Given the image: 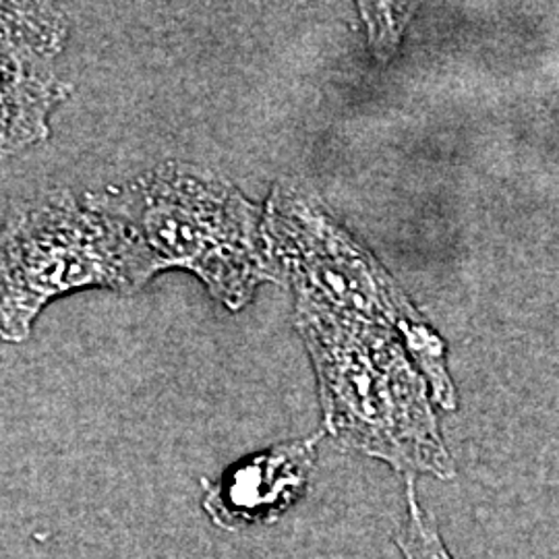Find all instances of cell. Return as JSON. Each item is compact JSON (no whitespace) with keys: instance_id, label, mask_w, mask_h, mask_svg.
<instances>
[{"instance_id":"obj_3","label":"cell","mask_w":559,"mask_h":559,"mask_svg":"<svg viewBox=\"0 0 559 559\" xmlns=\"http://www.w3.org/2000/svg\"><path fill=\"white\" fill-rule=\"evenodd\" d=\"M147 282L133 240L87 201L69 191L25 201L0 228V340L23 342L69 293H135Z\"/></svg>"},{"instance_id":"obj_1","label":"cell","mask_w":559,"mask_h":559,"mask_svg":"<svg viewBox=\"0 0 559 559\" xmlns=\"http://www.w3.org/2000/svg\"><path fill=\"white\" fill-rule=\"evenodd\" d=\"M83 200L122 226L147 280L173 267L187 270L230 311L247 307L263 282H280L263 207L214 170L166 162Z\"/></svg>"},{"instance_id":"obj_5","label":"cell","mask_w":559,"mask_h":559,"mask_svg":"<svg viewBox=\"0 0 559 559\" xmlns=\"http://www.w3.org/2000/svg\"><path fill=\"white\" fill-rule=\"evenodd\" d=\"M316 443L318 438L280 443L235 464L221 480L205 483V514L226 531L278 520L307 487Z\"/></svg>"},{"instance_id":"obj_4","label":"cell","mask_w":559,"mask_h":559,"mask_svg":"<svg viewBox=\"0 0 559 559\" xmlns=\"http://www.w3.org/2000/svg\"><path fill=\"white\" fill-rule=\"evenodd\" d=\"M69 25L55 4L0 2V160L46 140L71 94L57 71Z\"/></svg>"},{"instance_id":"obj_6","label":"cell","mask_w":559,"mask_h":559,"mask_svg":"<svg viewBox=\"0 0 559 559\" xmlns=\"http://www.w3.org/2000/svg\"><path fill=\"white\" fill-rule=\"evenodd\" d=\"M396 545L404 559H456L441 539L436 516L420 506L415 479H406V516L396 533Z\"/></svg>"},{"instance_id":"obj_2","label":"cell","mask_w":559,"mask_h":559,"mask_svg":"<svg viewBox=\"0 0 559 559\" xmlns=\"http://www.w3.org/2000/svg\"><path fill=\"white\" fill-rule=\"evenodd\" d=\"M299 328L320 381L325 429L400 475L454 477L425 383L392 323L297 300Z\"/></svg>"}]
</instances>
